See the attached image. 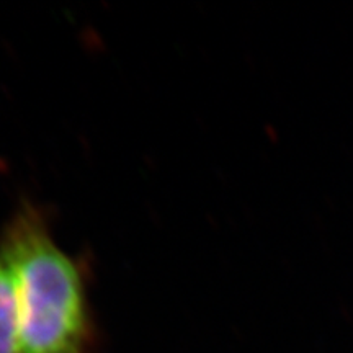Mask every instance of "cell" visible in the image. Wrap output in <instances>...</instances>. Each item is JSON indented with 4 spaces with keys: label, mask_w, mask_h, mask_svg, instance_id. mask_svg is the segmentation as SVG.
Segmentation results:
<instances>
[{
    "label": "cell",
    "mask_w": 353,
    "mask_h": 353,
    "mask_svg": "<svg viewBox=\"0 0 353 353\" xmlns=\"http://www.w3.org/2000/svg\"><path fill=\"white\" fill-rule=\"evenodd\" d=\"M0 353H21L15 283L2 254H0Z\"/></svg>",
    "instance_id": "2"
},
{
    "label": "cell",
    "mask_w": 353,
    "mask_h": 353,
    "mask_svg": "<svg viewBox=\"0 0 353 353\" xmlns=\"http://www.w3.org/2000/svg\"><path fill=\"white\" fill-rule=\"evenodd\" d=\"M0 254L15 283L21 353H99L85 262L57 244L46 211L21 201Z\"/></svg>",
    "instance_id": "1"
}]
</instances>
